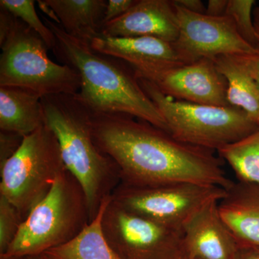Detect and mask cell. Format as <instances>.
<instances>
[{
  "mask_svg": "<svg viewBox=\"0 0 259 259\" xmlns=\"http://www.w3.org/2000/svg\"><path fill=\"white\" fill-rule=\"evenodd\" d=\"M90 223L88 199L82 187L66 170L24 220L5 254H42L72 240Z\"/></svg>",
  "mask_w": 259,
  "mask_h": 259,
  "instance_id": "5",
  "label": "cell"
},
{
  "mask_svg": "<svg viewBox=\"0 0 259 259\" xmlns=\"http://www.w3.org/2000/svg\"><path fill=\"white\" fill-rule=\"evenodd\" d=\"M174 3L192 13L205 14L206 8L201 0H173Z\"/></svg>",
  "mask_w": 259,
  "mask_h": 259,
  "instance_id": "28",
  "label": "cell"
},
{
  "mask_svg": "<svg viewBox=\"0 0 259 259\" xmlns=\"http://www.w3.org/2000/svg\"><path fill=\"white\" fill-rule=\"evenodd\" d=\"M137 0H109L104 17L103 25L105 24L122 16L128 11Z\"/></svg>",
  "mask_w": 259,
  "mask_h": 259,
  "instance_id": "25",
  "label": "cell"
},
{
  "mask_svg": "<svg viewBox=\"0 0 259 259\" xmlns=\"http://www.w3.org/2000/svg\"><path fill=\"white\" fill-rule=\"evenodd\" d=\"M100 35L149 36L175 42L179 35L175 6L168 0H137L125 14L105 24Z\"/></svg>",
  "mask_w": 259,
  "mask_h": 259,
  "instance_id": "12",
  "label": "cell"
},
{
  "mask_svg": "<svg viewBox=\"0 0 259 259\" xmlns=\"http://www.w3.org/2000/svg\"><path fill=\"white\" fill-rule=\"evenodd\" d=\"M44 22L56 38L53 52L79 73L81 88L76 96L90 110L127 114L168 133L166 121L129 64L94 50L90 42L71 36L47 17Z\"/></svg>",
  "mask_w": 259,
  "mask_h": 259,
  "instance_id": "2",
  "label": "cell"
},
{
  "mask_svg": "<svg viewBox=\"0 0 259 259\" xmlns=\"http://www.w3.org/2000/svg\"><path fill=\"white\" fill-rule=\"evenodd\" d=\"M138 79L166 121L169 134L181 142L218 151L259 127L241 109L175 100L151 81Z\"/></svg>",
  "mask_w": 259,
  "mask_h": 259,
  "instance_id": "6",
  "label": "cell"
},
{
  "mask_svg": "<svg viewBox=\"0 0 259 259\" xmlns=\"http://www.w3.org/2000/svg\"><path fill=\"white\" fill-rule=\"evenodd\" d=\"M253 18L255 32H256L257 38H258L259 49V6L255 7L254 9H253Z\"/></svg>",
  "mask_w": 259,
  "mask_h": 259,
  "instance_id": "31",
  "label": "cell"
},
{
  "mask_svg": "<svg viewBox=\"0 0 259 259\" xmlns=\"http://www.w3.org/2000/svg\"><path fill=\"white\" fill-rule=\"evenodd\" d=\"M90 113L94 141L117 163L122 185L155 187L190 182L226 190L234 185L223 168L224 160L211 150L181 142L127 114Z\"/></svg>",
  "mask_w": 259,
  "mask_h": 259,
  "instance_id": "1",
  "label": "cell"
},
{
  "mask_svg": "<svg viewBox=\"0 0 259 259\" xmlns=\"http://www.w3.org/2000/svg\"><path fill=\"white\" fill-rule=\"evenodd\" d=\"M218 208L239 246L259 247V185L235 182Z\"/></svg>",
  "mask_w": 259,
  "mask_h": 259,
  "instance_id": "15",
  "label": "cell"
},
{
  "mask_svg": "<svg viewBox=\"0 0 259 259\" xmlns=\"http://www.w3.org/2000/svg\"><path fill=\"white\" fill-rule=\"evenodd\" d=\"M37 3H38V6L39 8H40V9L45 14H47L48 16H49V18L51 20H52V21L55 22L56 23L60 25V22H59V19H58L57 16H56L54 10L51 9L49 5H47V3L44 2V0H42V1H40V0H39V1H37Z\"/></svg>",
  "mask_w": 259,
  "mask_h": 259,
  "instance_id": "30",
  "label": "cell"
},
{
  "mask_svg": "<svg viewBox=\"0 0 259 259\" xmlns=\"http://www.w3.org/2000/svg\"><path fill=\"white\" fill-rule=\"evenodd\" d=\"M0 259H23V257L17 256V255L3 254L0 255Z\"/></svg>",
  "mask_w": 259,
  "mask_h": 259,
  "instance_id": "33",
  "label": "cell"
},
{
  "mask_svg": "<svg viewBox=\"0 0 259 259\" xmlns=\"http://www.w3.org/2000/svg\"><path fill=\"white\" fill-rule=\"evenodd\" d=\"M23 221L20 211L0 195V255L7 253Z\"/></svg>",
  "mask_w": 259,
  "mask_h": 259,
  "instance_id": "23",
  "label": "cell"
},
{
  "mask_svg": "<svg viewBox=\"0 0 259 259\" xmlns=\"http://www.w3.org/2000/svg\"><path fill=\"white\" fill-rule=\"evenodd\" d=\"M254 0H228L226 15L234 22L238 33L243 39L258 49V41L253 24Z\"/></svg>",
  "mask_w": 259,
  "mask_h": 259,
  "instance_id": "22",
  "label": "cell"
},
{
  "mask_svg": "<svg viewBox=\"0 0 259 259\" xmlns=\"http://www.w3.org/2000/svg\"><path fill=\"white\" fill-rule=\"evenodd\" d=\"M23 139V136L20 135L0 131V166L16 153Z\"/></svg>",
  "mask_w": 259,
  "mask_h": 259,
  "instance_id": "24",
  "label": "cell"
},
{
  "mask_svg": "<svg viewBox=\"0 0 259 259\" xmlns=\"http://www.w3.org/2000/svg\"><path fill=\"white\" fill-rule=\"evenodd\" d=\"M54 10L66 33L91 42L100 35L106 0H44Z\"/></svg>",
  "mask_w": 259,
  "mask_h": 259,
  "instance_id": "17",
  "label": "cell"
},
{
  "mask_svg": "<svg viewBox=\"0 0 259 259\" xmlns=\"http://www.w3.org/2000/svg\"><path fill=\"white\" fill-rule=\"evenodd\" d=\"M235 259H259V249L256 247L239 246Z\"/></svg>",
  "mask_w": 259,
  "mask_h": 259,
  "instance_id": "29",
  "label": "cell"
},
{
  "mask_svg": "<svg viewBox=\"0 0 259 259\" xmlns=\"http://www.w3.org/2000/svg\"><path fill=\"white\" fill-rule=\"evenodd\" d=\"M178 259H187V258H185V256H182V257H180V258H178Z\"/></svg>",
  "mask_w": 259,
  "mask_h": 259,
  "instance_id": "34",
  "label": "cell"
},
{
  "mask_svg": "<svg viewBox=\"0 0 259 259\" xmlns=\"http://www.w3.org/2000/svg\"><path fill=\"white\" fill-rule=\"evenodd\" d=\"M23 259H49L47 255L42 254L28 255V256L23 257Z\"/></svg>",
  "mask_w": 259,
  "mask_h": 259,
  "instance_id": "32",
  "label": "cell"
},
{
  "mask_svg": "<svg viewBox=\"0 0 259 259\" xmlns=\"http://www.w3.org/2000/svg\"><path fill=\"white\" fill-rule=\"evenodd\" d=\"M171 1L179 24L178 37L172 44L183 64L221 56H248L258 53V49L240 35L228 15L213 17L192 13Z\"/></svg>",
  "mask_w": 259,
  "mask_h": 259,
  "instance_id": "10",
  "label": "cell"
},
{
  "mask_svg": "<svg viewBox=\"0 0 259 259\" xmlns=\"http://www.w3.org/2000/svg\"><path fill=\"white\" fill-rule=\"evenodd\" d=\"M228 0H209L205 14L209 16L219 17L226 15Z\"/></svg>",
  "mask_w": 259,
  "mask_h": 259,
  "instance_id": "27",
  "label": "cell"
},
{
  "mask_svg": "<svg viewBox=\"0 0 259 259\" xmlns=\"http://www.w3.org/2000/svg\"><path fill=\"white\" fill-rule=\"evenodd\" d=\"M229 163L238 182L259 185V127L240 141L218 151Z\"/></svg>",
  "mask_w": 259,
  "mask_h": 259,
  "instance_id": "20",
  "label": "cell"
},
{
  "mask_svg": "<svg viewBox=\"0 0 259 259\" xmlns=\"http://www.w3.org/2000/svg\"><path fill=\"white\" fill-rule=\"evenodd\" d=\"M0 8H5L15 17L21 20L29 28L34 30L47 46L54 51L56 38L54 32L42 22L36 13L33 0H1Z\"/></svg>",
  "mask_w": 259,
  "mask_h": 259,
  "instance_id": "21",
  "label": "cell"
},
{
  "mask_svg": "<svg viewBox=\"0 0 259 259\" xmlns=\"http://www.w3.org/2000/svg\"><path fill=\"white\" fill-rule=\"evenodd\" d=\"M0 47V87L28 89L41 97L79 93L81 77L76 70L51 60L41 37L3 8Z\"/></svg>",
  "mask_w": 259,
  "mask_h": 259,
  "instance_id": "4",
  "label": "cell"
},
{
  "mask_svg": "<svg viewBox=\"0 0 259 259\" xmlns=\"http://www.w3.org/2000/svg\"><path fill=\"white\" fill-rule=\"evenodd\" d=\"M92 49L125 61L136 72L185 64L172 42L154 37H106L99 35L90 42Z\"/></svg>",
  "mask_w": 259,
  "mask_h": 259,
  "instance_id": "14",
  "label": "cell"
},
{
  "mask_svg": "<svg viewBox=\"0 0 259 259\" xmlns=\"http://www.w3.org/2000/svg\"><path fill=\"white\" fill-rule=\"evenodd\" d=\"M228 190L214 185L177 182L155 187H131L120 184L112 194L117 205L166 226L182 232L206 205L220 202Z\"/></svg>",
  "mask_w": 259,
  "mask_h": 259,
  "instance_id": "8",
  "label": "cell"
},
{
  "mask_svg": "<svg viewBox=\"0 0 259 259\" xmlns=\"http://www.w3.org/2000/svg\"><path fill=\"white\" fill-rule=\"evenodd\" d=\"M66 170L57 138L44 124L25 136L16 153L0 166V195L25 220Z\"/></svg>",
  "mask_w": 259,
  "mask_h": 259,
  "instance_id": "7",
  "label": "cell"
},
{
  "mask_svg": "<svg viewBox=\"0 0 259 259\" xmlns=\"http://www.w3.org/2000/svg\"><path fill=\"white\" fill-rule=\"evenodd\" d=\"M219 202L206 205L183 230L187 259H235L239 245L220 214Z\"/></svg>",
  "mask_w": 259,
  "mask_h": 259,
  "instance_id": "13",
  "label": "cell"
},
{
  "mask_svg": "<svg viewBox=\"0 0 259 259\" xmlns=\"http://www.w3.org/2000/svg\"><path fill=\"white\" fill-rule=\"evenodd\" d=\"M109 245L121 259H178L183 256V233L109 203L102 218Z\"/></svg>",
  "mask_w": 259,
  "mask_h": 259,
  "instance_id": "9",
  "label": "cell"
},
{
  "mask_svg": "<svg viewBox=\"0 0 259 259\" xmlns=\"http://www.w3.org/2000/svg\"><path fill=\"white\" fill-rule=\"evenodd\" d=\"M42 97L18 87H0V131L25 136L44 124Z\"/></svg>",
  "mask_w": 259,
  "mask_h": 259,
  "instance_id": "16",
  "label": "cell"
},
{
  "mask_svg": "<svg viewBox=\"0 0 259 259\" xmlns=\"http://www.w3.org/2000/svg\"><path fill=\"white\" fill-rule=\"evenodd\" d=\"M135 74L137 78L154 83L162 93L175 100L230 106L226 100L227 81L214 59H202L174 67L135 71Z\"/></svg>",
  "mask_w": 259,
  "mask_h": 259,
  "instance_id": "11",
  "label": "cell"
},
{
  "mask_svg": "<svg viewBox=\"0 0 259 259\" xmlns=\"http://www.w3.org/2000/svg\"><path fill=\"white\" fill-rule=\"evenodd\" d=\"M256 248H258V249H259V247H256Z\"/></svg>",
  "mask_w": 259,
  "mask_h": 259,
  "instance_id": "35",
  "label": "cell"
},
{
  "mask_svg": "<svg viewBox=\"0 0 259 259\" xmlns=\"http://www.w3.org/2000/svg\"><path fill=\"white\" fill-rule=\"evenodd\" d=\"M111 197L102 202L96 217L72 240L44 253L49 259H121L112 250L102 229V218Z\"/></svg>",
  "mask_w": 259,
  "mask_h": 259,
  "instance_id": "19",
  "label": "cell"
},
{
  "mask_svg": "<svg viewBox=\"0 0 259 259\" xmlns=\"http://www.w3.org/2000/svg\"><path fill=\"white\" fill-rule=\"evenodd\" d=\"M41 103L44 123L57 138L65 167L86 195L91 222L120 185L119 167L95 144L90 109L76 94L42 97Z\"/></svg>",
  "mask_w": 259,
  "mask_h": 259,
  "instance_id": "3",
  "label": "cell"
},
{
  "mask_svg": "<svg viewBox=\"0 0 259 259\" xmlns=\"http://www.w3.org/2000/svg\"><path fill=\"white\" fill-rule=\"evenodd\" d=\"M214 61L227 81L228 105L241 109L259 125V83L250 75L239 56H221Z\"/></svg>",
  "mask_w": 259,
  "mask_h": 259,
  "instance_id": "18",
  "label": "cell"
},
{
  "mask_svg": "<svg viewBox=\"0 0 259 259\" xmlns=\"http://www.w3.org/2000/svg\"><path fill=\"white\" fill-rule=\"evenodd\" d=\"M253 79L259 83V49L258 53L248 56H238Z\"/></svg>",
  "mask_w": 259,
  "mask_h": 259,
  "instance_id": "26",
  "label": "cell"
}]
</instances>
